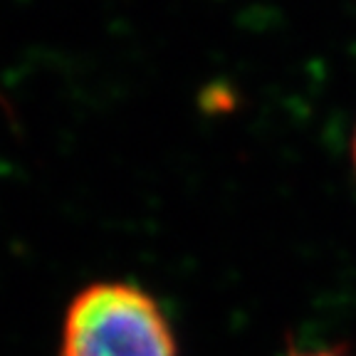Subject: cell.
<instances>
[{"label":"cell","mask_w":356,"mask_h":356,"mask_svg":"<svg viewBox=\"0 0 356 356\" xmlns=\"http://www.w3.org/2000/svg\"><path fill=\"white\" fill-rule=\"evenodd\" d=\"M60 356H178V344L161 305L146 289L95 282L67 307Z\"/></svg>","instance_id":"6da1fadb"},{"label":"cell","mask_w":356,"mask_h":356,"mask_svg":"<svg viewBox=\"0 0 356 356\" xmlns=\"http://www.w3.org/2000/svg\"><path fill=\"white\" fill-rule=\"evenodd\" d=\"M351 161H354V171H356V131H354V141H351Z\"/></svg>","instance_id":"3957f363"},{"label":"cell","mask_w":356,"mask_h":356,"mask_svg":"<svg viewBox=\"0 0 356 356\" xmlns=\"http://www.w3.org/2000/svg\"><path fill=\"white\" fill-rule=\"evenodd\" d=\"M287 356H346V354H341L337 349H319V351H292Z\"/></svg>","instance_id":"7a4b0ae2"}]
</instances>
